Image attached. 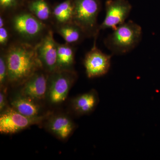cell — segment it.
I'll return each instance as SVG.
<instances>
[{"label": "cell", "instance_id": "cell-1", "mask_svg": "<svg viewBox=\"0 0 160 160\" xmlns=\"http://www.w3.org/2000/svg\"><path fill=\"white\" fill-rule=\"evenodd\" d=\"M5 51L8 82L12 85H23L36 72L43 69L36 46L12 41Z\"/></svg>", "mask_w": 160, "mask_h": 160}, {"label": "cell", "instance_id": "cell-2", "mask_svg": "<svg viewBox=\"0 0 160 160\" xmlns=\"http://www.w3.org/2000/svg\"><path fill=\"white\" fill-rule=\"evenodd\" d=\"M13 41L36 46L51 26L40 21L25 7L7 17Z\"/></svg>", "mask_w": 160, "mask_h": 160}, {"label": "cell", "instance_id": "cell-3", "mask_svg": "<svg viewBox=\"0 0 160 160\" xmlns=\"http://www.w3.org/2000/svg\"><path fill=\"white\" fill-rule=\"evenodd\" d=\"M142 36V27L134 22L129 21L113 29L105 40V45L112 54H126L138 46Z\"/></svg>", "mask_w": 160, "mask_h": 160}, {"label": "cell", "instance_id": "cell-4", "mask_svg": "<svg viewBox=\"0 0 160 160\" xmlns=\"http://www.w3.org/2000/svg\"><path fill=\"white\" fill-rule=\"evenodd\" d=\"M72 22L81 28L87 38L97 37L100 31L98 18L101 9L100 0H72Z\"/></svg>", "mask_w": 160, "mask_h": 160}, {"label": "cell", "instance_id": "cell-5", "mask_svg": "<svg viewBox=\"0 0 160 160\" xmlns=\"http://www.w3.org/2000/svg\"><path fill=\"white\" fill-rule=\"evenodd\" d=\"M76 78L73 70H56L49 73L47 94L50 102L58 104L64 102Z\"/></svg>", "mask_w": 160, "mask_h": 160}, {"label": "cell", "instance_id": "cell-6", "mask_svg": "<svg viewBox=\"0 0 160 160\" xmlns=\"http://www.w3.org/2000/svg\"><path fill=\"white\" fill-rule=\"evenodd\" d=\"M46 117L26 116L12 107H9L2 112L0 116V132L1 134H14L41 122Z\"/></svg>", "mask_w": 160, "mask_h": 160}, {"label": "cell", "instance_id": "cell-7", "mask_svg": "<svg viewBox=\"0 0 160 160\" xmlns=\"http://www.w3.org/2000/svg\"><path fill=\"white\" fill-rule=\"evenodd\" d=\"M98 37H95L92 49L85 56L84 65L87 76L89 78L106 75L111 66V56L104 53L96 46Z\"/></svg>", "mask_w": 160, "mask_h": 160}, {"label": "cell", "instance_id": "cell-8", "mask_svg": "<svg viewBox=\"0 0 160 160\" xmlns=\"http://www.w3.org/2000/svg\"><path fill=\"white\" fill-rule=\"evenodd\" d=\"M105 7L106 16L99 26L100 30L115 29L126 22L132 9L131 5L127 0H108Z\"/></svg>", "mask_w": 160, "mask_h": 160}, {"label": "cell", "instance_id": "cell-9", "mask_svg": "<svg viewBox=\"0 0 160 160\" xmlns=\"http://www.w3.org/2000/svg\"><path fill=\"white\" fill-rule=\"evenodd\" d=\"M51 28L36 46L37 53L42 63L43 69L49 73L57 70L58 42L53 37Z\"/></svg>", "mask_w": 160, "mask_h": 160}, {"label": "cell", "instance_id": "cell-10", "mask_svg": "<svg viewBox=\"0 0 160 160\" xmlns=\"http://www.w3.org/2000/svg\"><path fill=\"white\" fill-rule=\"evenodd\" d=\"M49 74L43 69L36 72L23 84L22 94L35 101L44 98L48 91Z\"/></svg>", "mask_w": 160, "mask_h": 160}, {"label": "cell", "instance_id": "cell-11", "mask_svg": "<svg viewBox=\"0 0 160 160\" xmlns=\"http://www.w3.org/2000/svg\"><path fill=\"white\" fill-rule=\"evenodd\" d=\"M48 129L52 134L61 140L69 137L74 130V123L68 117L58 115L49 120L47 125Z\"/></svg>", "mask_w": 160, "mask_h": 160}, {"label": "cell", "instance_id": "cell-12", "mask_svg": "<svg viewBox=\"0 0 160 160\" xmlns=\"http://www.w3.org/2000/svg\"><path fill=\"white\" fill-rule=\"evenodd\" d=\"M98 102L97 92L92 90L75 98L72 102V108L78 114H88L94 110Z\"/></svg>", "mask_w": 160, "mask_h": 160}, {"label": "cell", "instance_id": "cell-13", "mask_svg": "<svg viewBox=\"0 0 160 160\" xmlns=\"http://www.w3.org/2000/svg\"><path fill=\"white\" fill-rule=\"evenodd\" d=\"M54 27L56 32L63 38L66 43L70 45H77L87 38L83 30L72 22Z\"/></svg>", "mask_w": 160, "mask_h": 160}, {"label": "cell", "instance_id": "cell-14", "mask_svg": "<svg viewBox=\"0 0 160 160\" xmlns=\"http://www.w3.org/2000/svg\"><path fill=\"white\" fill-rule=\"evenodd\" d=\"M25 8L43 23L52 26V8L46 0H30Z\"/></svg>", "mask_w": 160, "mask_h": 160}, {"label": "cell", "instance_id": "cell-15", "mask_svg": "<svg viewBox=\"0 0 160 160\" xmlns=\"http://www.w3.org/2000/svg\"><path fill=\"white\" fill-rule=\"evenodd\" d=\"M74 46L58 43L56 70H71L75 62Z\"/></svg>", "mask_w": 160, "mask_h": 160}, {"label": "cell", "instance_id": "cell-16", "mask_svg": "<svg viewBox=\"0 0 160 160\" xmlns=\"http://www.w3.org/2000/svg\"><path fill=\"white\" fill-rule=\"evenodd\" d=\"M35 100L22 94L12 101V107L21 114L28 117L39 116L40 107Z\"/></svg>", "mask_w": 160, "mask_h": 160}, {"label": "cell", "instance_id": "cell-17", "mask_svg": "<svg viewBox=\"0 0 160 160\" xmlns=\"http://www.w3.org/2000/svg\"><path fill=\"white\" fill-rule=\"evenodd\" d=\"M73 12L72 0H66L52 8V26L71 22Z\"/></svg>", "mask_w": 160, "mask_h": 160}, {"label": "cell", "instance_id": "cell-18", "mask_svg": "<svg viewBox=\"0 0 160 160\" xmlns=\"http://www.w3.org/2000/svg\"><path fill=\"white\" fill-rule=\"evenodd\" d=\"M25 0H0L1 13L9 16L25 7Z\"/></svg>", "mask_w": 160, "mask_h": 160}, {"label": "cell", "instance_id": "cell-19", "mask_svg": "<svg viewBox=\"0 0 160 160\" xmlns=\"http://www.w3.org/2000/svg\"><path fill=\"white\" fill-rule=\"evenodd\" d=\"M8 82V68L5 49H1L0 54V86L3 89Z\"/></svg>", "mask_w": 160, "mask_h": 160}, {"label": "cell", "instance_id": "cell-20", "mask_svg": "<svg viewBox=\"0 0 160 160\" xmlns=\"http://www.w3.org/2000/svg\"><path fill=\"white\" fill-rule=\"evenodd\" d=\"M12 35L8 25L0 28V47L1 49H6L12 38Z\"/></svg>", "mask_w": 160, "mask_h": 160}, {"label": "cell", "instance_id": "cell-21", "mask_svg": "<svg viewBox=\"0 0 160 160\" xmlns=\"http://www.w3.org/2000/svg\"><path fill=\"white\" fill-rule=\"evenodd\" d=\"M6 93L4 92L3 90L1 89V92H0V111L1 112H2L5 109V107L6 106Z\"/></svg>", "mask_w": 160, "mask_h": 160}]
</instances>
